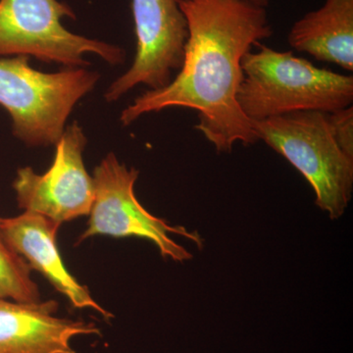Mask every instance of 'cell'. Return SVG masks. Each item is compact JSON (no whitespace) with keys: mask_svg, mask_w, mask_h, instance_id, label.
<instances>
[{"mask_svg":"<svg viewBox=\"0 0 353 353\" xmlns=\"http://www.w3.org/2000/svg\"><path fill=\"white\" fill-rule=\"evenodd\" d=\"M176 1L189 28L182 68L166 87L134 99L121 113V123L129 126L145 114L190 108L199 112L196 129L217 152H231L236 143H256L253 123L241 111L236 94L243 57L273 34L266 9L250 0Z\"/></svg>","mask_w":353,"mask_h":353,"instance_id":"1","label":"cell"},{"mask_svg":"<svg viewBox=\"0 0 353 353\" xmlns=\"http://www.w3.org/2000/svg\"><path fill=\"white\" fill-rule=\"evenodd\" d=\"M241 60L236 101L252 122L303 111L333 113L352 106L353 77L318 68L292 51L257 43Z\"/></svg>","mask_w":353,"mask_h":353,"instance_id":"2","label":"cell"},{"mask_svg":"<svg viewBox=\"0 0 353 353\" xmlns=\"http://www.w3.org/2000/svg\"><path fill=\"white\" fill-rule=\"evenodd\" d=\"M29 57L0 58V105L10 114L13 132L28 145H55L70 114L92 92L99 74L81 68L43 73Z\"/></svg>","mask_w":353,"mask_h":353,"instance_id":"3","label":"cell"},{"mask_svg":"<svg viewBox=\"0 0 353 353\" xmlns=\"http://www.w3.org/2000/svg\"><path fill=\"white\" fill-rule=\"evenodd\" d=\"M252 123L259 141L310 183L316 204L331 219L343 216L352 199L353 158L336 143L328 113L303 111Z\"/></svg>","mask_w":353,"mask_h":353,"instance_id":"4","label":"cell"},{"mask_svg":"<svg viewBox=\"0 0 353 353\" xmlns=\"http://www.w3.org/2000/svg\"><path fill=\"white\" fill-rule=\"evenodd\" d=\"M64 17L76 16L58 0H0V57H34L66 68L88 66L83 55L94 53L111 65L124 63L122 48L69 32Z\"/></svg>","mask_w":353,"mask_h":353,"instance_id":"5","label":"cell"},{"mask_svg":"<svg viewBox=\"0 0 353 353\" xmlns=\"http://www.w3.org/2000/svg\"><path fill=\"white\" fill-rule=\"evenodd\" d=\"M94 199L90 212L87 229L77 243L95 236L112 238H139L157 246L164 259L188 261L192 259L185 248L178 245L171 234L183 236L202 248L203 241L197 233L183 227L171 226L155 217L138 201L134 183L139 171L121 164L114 153H109L94 172Z\"/></svg>","mask_w":353,"mask_h":353,"instance_id":"6","label":"cell"},{"mask_svg":"<svg viewBox=\"0 0 353 353\" xmlns=\"http://www.w3.org/2000/svg\"><path fill=\"white\" fill-rule=\"evenodd\" d=\"M87 143L82 128L74 123L55 143L54 159L46 173L39 175L31 167L19 169L13 182L19 208L60 225L90 214L94 183L83 163Z\"/></svg>","mask_w":353,"mask_h":353,"instance_id":"7","label":"cell"},{"mask_svg":"<svg viewBox=\"0 0 353 353\" xmlns=\"http://www.w3.org/2000/svg\"><path fill=\"white\" fill-rule=\"evenodd\" d=\"M137 37L134 63L111 83L104 97L118 101L137 85L166 87L172 73L182 68L189 38L187 19L176 0H132Z\"/></svg>","mask_w":353,"mask_h":353,"instance_id":"8","label":"cell"},{"mask_svg":"<svg viewBox=\"0 0 353 353\" xmlns=\"http://www.w3.org/2000/svg\"><path fill=\"white\" fill-rule=\"evenodd\" d=\"M55 301L23 303L0 299V353H77L79 336H101L94 323L55 316Z\"/></svg>","mask_w":353,"mask_h":353,"instance_id":"9","label":"cell"},{"mask_svg":"<svg viewBox=\"0 0 353 353\" xmlns=\"http://www.w3.org/2000/svg\"><path fill=\"white\" fill-rule=\"evenodd\" d=\"M60 226L55 221L27 211L16 217L1 218L7 241L31 269L39 272L73 307L92 309L109 321L114 317L112 313L99 305L88 288L81 285L65 266L57 245Z\"/></svg>","mask_w":353,"mask_h":353,"instance_id":"10","label":"cell"},{"mask_svg":"<svg viewBox=\"0 0 353 353\" xmlns=\"http://www.w3.org/2000/svg\"><path fill=\"white\" fill-rule=\"evenodd\" d=\"M290 46L319 61L353 70V0H326L292 26Z\"/></svg>","mask_w":353,"mask_h":353,"instance_id":"11","label":"cell"},{"mask_svg":"<svg viewBox=\"0 0 353 353\" xmlns=\"http://www.w3.org/2000/svg\"><path fill=\"white\" fill-rule=\"evenodd\" d=\"M31 271L30 265L7 241L0 217V299L41 303L39 287L31 277Z\"/></svg>","mask_w":353,"mask_h":353,"instance_id":"12","label":"cell"},{"mask_svg":"<svg viewBox=\"0 0 353 353\" xmlns=\"http://www.w3.org/2000/svg\"><path fill=\"white\" fill-rule=\"evenodd\" d=\"M330 126L336 143L343 152L353 158V108L348 106L328 113Z\"/></svg>","mask_w":353,"mask_h":353,"instance_id":"13","label":"cell"},{"mask_svg":"<svg viewBox=\"0 0 353 353\" xmlns=\"http://www.w3.org/2000/svg\"><path fill=\"white\" fill-rule=\"evenodd\" d=\"M253 3L257 4V6L266 7L269 4L270 0H250Z\"/></svg>","mask_w":353,"mask_h":353,"instance_id":"14","label":"cell"}]
</instances>
